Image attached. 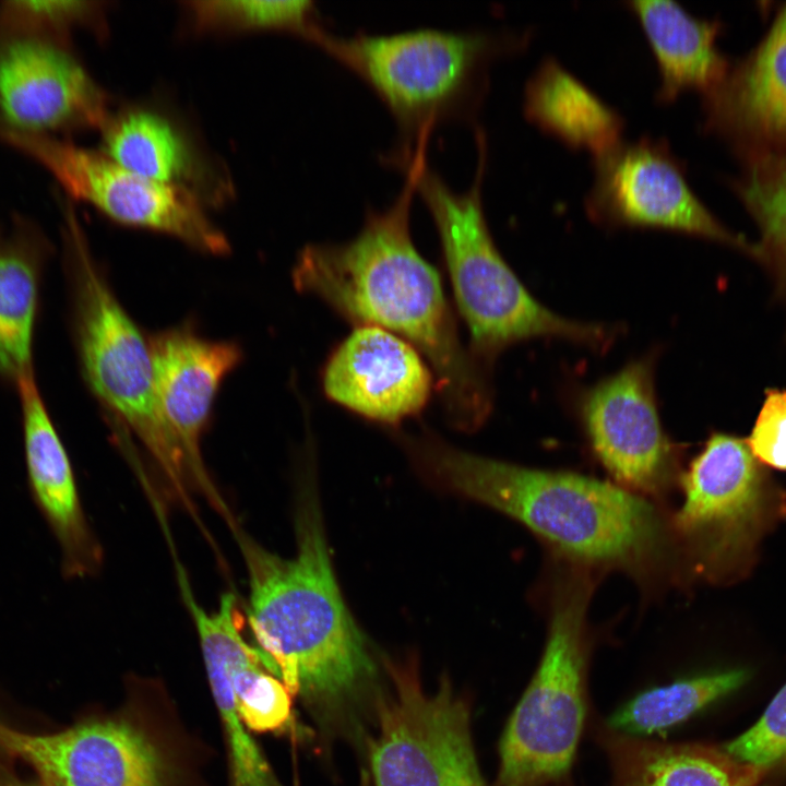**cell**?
I'll return each mask as SVG.
<instances>
[{"instance_id":"obj_19","label":"cell","mask_w":786,"mask_h":786,"mask_svg":"<svg viewBox=\"0 0 786 786\" xmlns=\"http://www.w3.org/2000/svg\"><path fill=\"white\" fill-rule=\"evenodd\" d=\"M624 5L636 17L655 58L657 102L670 103L687 90L708 94L723 84L727 61L716 46L717 21L696 17L670 0H633Z\"/></svg>"},{"instance_id":"obj_24","label":"cell","mask_w":786,"mask_h":786,"mask_svg":"<svg viewBox=\"0 0 786 786\" xmlns=\"http://www.w3.org/2000/svg\"><path fill=\"white\" fill-rule=\"evenodd\" d=\"M103 152L154 181L195 192L201 165L182 134L163 116L140 108L111 114L100 129Z\"/></svg>"},{"instance_id":"obj_28","label":"cell","mask_w":786,"mask_h":786,"mask_svg":"<svg viewBox=\"0 0 786 786\" xmlns=\"http://www.w3.org/2000/svg\"><path fill=\"white\" fill-rule=\"evenodd\" d=\"M105 3L96 1H5L0 8L2 29L33 33L61 43L72 28L105 33Z\"/></svg>"},{"instance_id":"obj_12","label":"cell","mask_w":786,"mask_h":786,"mask_svg":"<svg viewBox=\"0 0 786 786\" xmlns=\"http://www.w3.org/2000/svg\"><path fill=\"white\" fill-rule=\"evenodd\" d=\"M657 350L634 358L576 395L588 445L616 484L642 497L664 492L677 476L679 451L657 404Z\"/></svg>"},{"instance_id":"obj_5","label":"cell","mask_w":786,"mask_h":786,"mask_svg":"<svg viewBox=\"0 0 786 786\" xmlns=\"http://www.w3.org/2000/svg\"><path fill=\"white\" fill-rule=\"evenodd\" d=\"M532 35V29L419 28L346 37L324 28L314 44L374 91L405 134L403 148H412L427 142L438 123L473 117L492 63L525 50Z\"/></svg>"},{"instance_id":"obj_13","label":"cell","mask_w":786,"mask_h":786,"mask_svg":"<svg viewBox=\"0 0 786 786\" xmlns=\"http://www.w3.org/2000/svg\"><path fill=\"white\" fill-rule=\"evenodd\" d=\"M110 115L106 93L60 41L3 29L0 131L51 135L60 130H100Z\"/></svg>"},{"instance_id":"obj_8","label":"cell","mask_w":786,"mask_h":786,"mask_svg":"<svg viewBox=\"0 0 786 786\" xmlns=\"http://www.w3.org/2000/svg\"><path fill=\"white\" fill-rule=\"evenodd\" d=\"M386 667L391 690L377 700L368 743L371 786H486L468 707L449 680L427 692L413 665Z\"/></svg>"},{"instance_id":"obj_10","label":"cell","mask_w":786,"mask_h":786,"mask_svg":"<svg viewBox=\"0 0 786 786\" xmlns=\"http://www.w3.org/2000/svg\"><path fill=\"white\" fill-rule=\"evenodd\" d=\"M181 583L227 735L234 786H281L245 727L271 731L285 726L290 718L291 693L263 669L265 655L242 638L243 619L235 595L225 593L218 608L209 614Z\"/></svg>"},{"instance_id":"obj_4","label":"cell","mask_w":786,"mask_h":786,"mask_svg":"<svg viewBox=\"0 0 786 786\" xmlns=\"http://www.w3.org/2000/svg\"><path fill=\"white\" fill-rule=\"evenodd\" d=\"M478 164L473 184L452 190L429 167L420 145L395 160L414 180L434 222L456 309L469 333L468 348L486 367L508 347L535 338H556L594 350L608 349L617 331L575 321L538 301L499 251L485 216L483 179L487 143L477 132Z\"/></svg>"},{"instance_id":"obj_32","label":"cell","mask_w":786,"mask_h":786,"mask_svg":"<svg viewBox=\"0 0 786 786\" xmlns=\"http://www.w3.org/2000/svg\"><path fill=\"white\" fill-rule=\"evenodd\" d=\"M5 786H49L46 783L39 781L36 782H22V781H15V782H9Z\"/></svg>"},{"instance_id":"obj_7","label":"cell","mask_w":786,"mask_h":786,"mask_svg":"<svg viewBox=\"0 0 786 786\" xmlns=\"http://www.w3.org/2000/svg\"><path fill=\"white\" fill-rule=\"evenodd\" d=\"M591 571L579 569L553 595L539 665L499 745L496 786H549L567 778L586 716Z\"/></svg>"},{"instance_id":"obj_33","label":"cell","mask_w":786,"mask_h":786,"mask_svg":"<svg viewBox=\"0 0 786 786\" xmlns=\"http://www.w3.org/2000/svg\"><path fill=\"white\" fill-rule=\"evenodd\" d=\"M361 786H371L368 774H365Z\"/></svg>"},{"instance_id":"obj_14","label":"cell","mask_w":786,"mask_h":786,"mask_svg":"<svg viewBox=\"0 0 786 786\" xmlns=\"http://www.w3.org/2000/svg\"><path fill=\"white\" fill-rule=\"evenodd\" d=\"M0 745L49 786H166L168 766L151 738L123 719L34 734L0 723Z\"/></svg>"},{"instance_id":"obj_26","label":"cell","mask_w":786,"mask_h":786,"mask_svg":"<svg viewBox=\"0 0 786 786\" xmlns=\"http://www.w3.org/2000/svg\"><path fill=\"white\" fill-rule=\"evenodd\" d=\"M182 4L200 34L276 31L314 43L324 28L310 0H192Z\"/></svg>"},{"instance_id":"obj_17","label":"cell","mask_w":786,"mask_h":786,"mask_svg":"<svg viewBox=\"0 0 786 786\" xmlns=\"http://www.w3.org/2000/svg\"><path fill=\"white\" fill-rule=\"evenodd\" d=\"M15 389L31 496L60 547L63 574L85 575L96 568L99 550L83 513L71 461L35 376Z\"/></svg>"},{"instance_id":"obj_25","label":"cell","mask_w":786,"mask_h":786,"mask_svg":"<svg viewBox=\"0 0 786 786\" xmlns=\"http://www.w3.org/2000/svg\"><path fill=\"white\" fill-rule=\"evenodd\" d=\"M746 679V671L731 669L647 689L614 712L608 729L634 738L667 730L738 689Z\"/></svg>"},{"instance_id":"obj_20","label":"cell","mask_w":786,"mask_h":786,"mask_svg":"<svg viewBox=\"0 0 786 786\" xmlns=\"http://www.w3.org/2000/svg\"><path fill=\"white\" fill-rule=\"evenodd\" d=\"M522 105L540 131L592 156L623 139L621 114L552 56L544 57L526 80Z\"/></svg>"},{"instance_id":"obj_2","label":"cell","mask_w":786,"mask_h":786,"mask_svg":"<svg viewBox=\"0 0 786 786\" xmlns=\"http://www.w3.org/2000/svg\"><path fill=\"white\" fill-rule=\"evenodd\" d=\"M394 437L428 480L513 517L576 568L640 579L665 559L657 510L617 484L468 453L427 429Z\"/></svg>"},{"instance_id":"obj_21","label":"cell","mask_w":786,"mask_h":786,"mask_svg":"<svg viewBox=\"0 0 786 786\" xmlns=\"http://www.w3.org/2000/svg\"><path fill=\"white\" fill-rule=\"evenodd\" d=\"M602 742L610 763L609 786H759L762 770L725 750L668 743L609 730Z\"/></svg>"},{"instance_id":"obj_1","label":"cell","mask_w":786,"mask_h":786,"mask_svg":"<svg viewBox=\"0 0 786 786\" xmlns=\"http://www.w3.org/2000/svg\"><path fill=\"white\" fill-rule=\"evenodd\" d=\"M405 176L391 205L369 210L354 238L305 246L293 283L354 326L381 327L413 345L433 372L448 420L475 431L492 412L491 369L463 345L438 270L416 249L410 233L416 189Z\"/></svg>"},{"instance_id":"obj_18","label":"cell","mask_w":786,"mask_h":786,"mask_svg":"<svg viewBox=\"0 0 786 786\" xmlns=\"http://www.w3.org/2000/svg\"><path fill=\"white\" fill-rule=\"evenodd\" d=\"M150 348L163 414L181 445L190 474L212 495L200 439L218 388L239 364L241 352L234 343L209 341L183 327L157 334Z\"/></svg>"},{"instance_id":"obj_23","label":"cell","mask_w":786,"mask_h":786,"mask_svg":"<svg viewBox=\"0 0 786 786\" xmlns=\"http://www.w3.org/2000/svg\"><path fill=\"white\" fill-rule=\"evenodd\" d=\"M706 95L714 124L735 120L760 136L786 142V4L735 81Z\"/></svg>"},{"instance_id":"obj_31","label":"cell","mask_w":786,"mask_h":786,"mask_svg":"<svg viewBox=\"0 0 786 786\" xmlns=\"http://www.w3.org/2000/svg\"><path fill=\"white\" fill-rule=\"evenodd\" d=\"M767 168L786 178V154H771L759 160Z\"/></svg>"},{"instance_id":"obj_27","label":"cell","mask_w":786,"mask_h":786,"mask_svg":"<svg viewBox=\"0 0 786 786\" xmlns=\"http://www.w3.org/2000/svg\"><path fill=\"white\" fill-rule=\"evenodd\" d=\"M753 166L739 187L762 236L753 254L774 267L786 289V178L760 162Z\"/></svg>"},{"instance_id":"obj_6","label":"cell","mask_w":786,"mask_h":786,"mask_svg":"<svg viewBox=\"0 0 786 786\" xmlns=\"http://www.w3.org/2000/svg\"><path fill=\"white\" fill-rule=\"evenodd\" d=\"M63 240L81 371L98 402L142 441L168 480L182 490L189 468L157 396L150 342L99 271L71 206Z\"/></svg>"},{"instance_id":"obj_9","label":"cell","mask_w":786,"mask_h":786,"mask_svg":"<svg viewBox=\"0 0 786 786\" xmlns=\"http://www.w3.org/2000/svg\"><path fill=\"white\" fill-rule=\"evenodd\" d=\"M0 140L47 169L70 196L121 224L165 233L206 253L229 251L225 235L189 189L145 178L103 151L52 135L0 131Z\"/></svg>"},{"instance_id":"obj_3","label":"cell","mask_w":786,"mask_h":786,"mask_svg":"<svg viewBox=\"0 0 786 786\" xmlns=\"http://www.w3.org/2000/svg\"><path fill=\"white\" fill-rule=\"evenodd\" d=\"M243 549L247 618L263 654L322 729L350 725L378 671L338 590L315 501H305L298 514L293 558L249 543Z\"/></svg>"},{"instance_id":"obj_16","label":"cell","mask_w":786,"mask_h":786,"mask_svg":"<svg viewBox=\"0 0 786 786\" xmlns=\"http://www.w3.org/2000/svg\"><path fill=\"white\" fill-rule=\"evenodd\" d=\"M680 483L683 501L672 522L682 545L702 564L725 558L761 508V474L748 443L713 433Z\"/></svg>"},{"instance_id":"obj_30","label":"cell","mask_w":786,"mask_h":786,"mask_svg":"<svg viewBox=\"0 0 786 786\" xmlns=\"http://www.w3.org/2000/svg\"><path fill=\"white\" fill-rule=\"evenodd\" d=\"M748 446L759 461L786 471V391H766Z\"/></svg>"},{"instance_id":"obj_22","label":"cell","mask_w":786,"mask_h":786,"mask_svg":"<svg viewBox=\"0 0 786 786\" xmlns=\"http://www.w3.org/2000/svg\"><path fill=\"white\" fill-rule=\"evenodd\" d=\"M49 247L34 227L0 231V377L15 385L34 371V338Z\"/></svg>"},{"instance_id":"obj_11","label":"cell","mask_w":786,"mask_h":786,"mask_svg":"<svg viewBox=\"0 0 786 786\" xmlns=\"http://www.w3.org/2000/svg\"><path fill=\"white\" fill-rule=\"evenodd\" d=\"M592 159L593 181L584 207L600 227L663 229L750 248L696 196L664 138L622 139Z\"/></svg>"},{"instance_id":"obj_15","label":"cell","mask_w":786,"mask_h":786,"mask_svg":"<svg viewBox=\"0 0 786 786\" xmlns=\"http://www.w3.org/2000/svg\"><path fill=\"white\" fill-rule=\"evenodd\" d=\"M327 400L389 428L417 417L434 390L422 355L400 336L377 326H355L327 356L321 371Z\"/></svg>"},{"instance_id":"obj_29","label":"cell","mask_w":786,"mask_h":786,"mask_svg":"<svg viewBox=\"0 0 786 786\" xmlns=\"http://www.w3.org/2000/svg\"><path fill=\"white\" fill-rule=\"evenodd\" d=\"M735 759L760 770L786 764V683L760 719L724 747Z\"/></svg>"}]
</instances>
